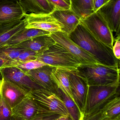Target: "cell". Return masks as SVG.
Wrapping results in <instances>:
<instances>
[{
  "mask_svg": "<svg viewBox=\"0 0 120 120\" xmlns=\"http://www.w3.org/2000/svg\"><path fill=\"white\" fill-rule=\"evenodd\" d=\"M54 68L47 65L31 70L25 74L43 89L60 96L59 89L51 77V73Z\"/></svg>",
  "mask_w": 120,
  "mask_h": 120,
  "instance_id": "obj_12",
  "label": "cell"
},
{
  "mask_svg": "<svg viewBox=\"0 0 120 120\" xmlns=\"http://www.w3.org/2000/svg\"><path fill=\"white\" fill-rule=\"evenodd\" d=\"M119 66L106 65L99 63L81 64L74 72L88 86H120Z\"/></svg>",
  "mask_w": 120,
  "mask_h": 120,
  "instance_id": "obj_2",
  "label": "cell"
},
{
  "mask_svg": "<svg viewBox=\"0 0 120 120\" xmlns=\"http://www.w3.org/2000/svg\"><path fill=\"white\" fill-rule=\"evenodd\" d=\"M107 22L111 31L120 36V0H110L97 11Z\"/></svg>",
  "mask_w": 120,
  "mask_h": 120,
  "instance_id": "obj_10",
  "label": "cell"
},
{
  "mask_svg": "<svg viewBox=\"0 0 120 120\" xmlns=\"http://www.w3.org/2000/svg\"><path fill=\"white\" fill-rule=\"evenodd\" d=\"M53 120H73L70 116L61 115Z\"/></svg>",
  "mask_w": 120,
  "mask_h": 120,
  "instance_id": "obj_36",
  "label": "cell"
},
{
  "mask_svg": "<svg viewBox=\"0 0 120 120\" xmlns=\"http://www.w3.org/2000/svg\"><path fill=\"white\" fill-rule=\"evenodd\" d=\"M82 120H109L106 117L102 109L95 112L83 117Z\"/></svg>",
  "mask_w": 120,
  "mask_h": 120,
  "instance_id": "obj_30",
  "label": "cell"
},
{
  "mask_svg": "<svg viewBox=\"0 0 120 120\" xmlns=\"http://www.w3.org/2000/svg\"><path fill=\"white\" fill-rule=\"evenodd\" d=\"M59 93L70 117L73 120H82L84 115L75 102L60 89Z\"/></svg>",
  "mask_w": 120,
  "mask_h": 120,
  "instance_id": "obj_22",
  "label": "cell"
},
{
  "mask_svg": "<svg viewBox=\"0 0 120 120\" xmlns=\"http://www.w3.org/2000/svg\"><path fill=\"white\" fill-rule=\"evenodd\" d=\"M109 120H120V115Z\"/></svg>",
  "mask_w": 120,
  "mask_h": 120,
  "instance_id": "obj_38",
  "label": "cell"
},
{
  "mask_svg": "<svg viewBox=\"0 0 120 120\" xmlns=\"http://www.w3.org/2000/svg\"><path fill=\"white\" fill-rule=\"evenodd\" d=\"M120 36H118L115 38V43L112 48L114 56L117 59L119 60H120Z\"/></svg>",
  "mask_w": 120,
  "mask_h": 120,
  "instance_id": "obj_32",
  "label": "cell"
},
{
  "mask_svg": "<svg viewBox=\"0 0 120 120\" xmlns=\"http://www.w3.org/2000/svg\"><path fill=\"white\" fill-rule=\"evenodd\" d=\"M24 15L18 1L13 0L0 1V26L20 21L24 18Z\"/></svg>",
  "mask_w": 120,
  "mask_h": 120,
  "instance_id": "obj_13",
  "label": "cell"
},
{
  "mask_svg": "<svg viewBox=\"0 0 120 120\" xmlns=\"http://www.w3.org/2000/svg\"><path fill=\"white\" fill-rule=\"evenodd\" d=\"M46 65H47L46 64L35 60L20 64L16 66L15 67L19 68L25 74L31 70L41 68Z\"/></svg>",
  "mask_w": 120,
  "mask_h": 120,
  "instance_id": "obj_26",
  "label": "cell"
},
{
  "mask_svg": "<svg viewBox=\"0 0 120 120\" xmlns=\"http://www.w3.org/2000/svg\"><path fill=\"white\" fill-rule=\"evenodd\" d=\"M24 49H25L4 45L0 48V57L9 61H15Z\"/></svg>",
  "mask_w": 120,
  "mask_h": 120,
  "instance_id": "obj_25",
  "label": "cell"
},
{
  "mask_svg": "<svg viewBox=\"0 0 120 120\" xmlns=\"http://www.w3.org/2000/svg\"><path fill=\"white\" fill-rule=\"evenodd\" d=\"M120 86H88L83 114L84 116L101 110L111 99L119 94Z\"/></svg>",
  "mask_w": 120,
  "mask_h": 120,
  "instance_id": "obj_4",
  "label": "cell"
},
{
  "mask_svg": "<svg viewBox=\"0 0 120 120\" xmlns=\"http://www.w3.org/2000/svg\"><path fill=\"white\" fill-rule=\"evenodd\" d=\"M101 109L104 115L108 120L120 115V97L119 94L109 100Z\"/></svg>",
  "mask_w": 120,
  "mask_h": 120,
  "instance_id": "obj_23",
  "label": "cell"
},
{
  "mask_svg": "<svg viewBox=\"0 0 120 120\" xmlns=\"http://www.w3.org/2000/svg\"><path fill=\"white\" fill-rule=\"evenodd\" d=\"M24 14L51 13L55 8L47 0H19Z\"/></svg>",
  "mask_w": 120,
  "mask_h": 120,
  "instance_id": "obj_18",
  "label": "cell"
},
{
  "mask_svg": "<svg viewBox=\"0 0 120 120\" xmlns=\"http://www.w3.org/2000/svg\"><path fill=\"white\" fill-rule=\"evenodd\" d=\"M12 109L5 102L0 94V120H11Z\"/></svg>",
  "mask_w": 120,
  "mask_h": 120,
  "instance_id": "obj_27",
  "label": "cell"
},
{
  "mask_svg": "<svg viewBox=\"0 0 120 120\" xmlns=\"http://www.w3.org/2000/svg\"><path fill=\"white\" fill-rule=\"evenodd\" d=\"M66 1H67L68 3L70 4V0H65Z\"/></svg>",
  "mask_w": 120,
  "mask_h": 120,
  "instance_id": "obj_39",
  "label": "cell"
},
{
  "mask_svg": "<svg viewBox=\"0 0 120 120\" xmlns=\"http://www.w3.org/2000/svg\"><path fill=\"white\" fill-rule=\"evenodd\" d=\"M55 43V42L50 35H45L35 37L11 46L29 49L38 54L45 52Z\"/></svg>",
  "mask_w": 120,
  "mask_h": 120,
  "instance_id": "obj_17",
  "label": "cell"
},
{
  "mask_svg": "<svg viewBox=\"0 0 120 120\" xmlns=\"http://www.w3.org/2000/svg\"><path fill=\"white\" fill-rule=\"evenodd\" d=\"M1 79H2V76H1V74H0V82Z\"/></svg>",
  "mask_w": 120,
  "mask_h": 120,
  "instance_id": "obj_40",
  "label": "cell"
},
{
  "mask_svg": "<svg viewBox=\"0 0 120 120\" xmlns=\"http://www.w3.org/2000/svg\"><path fill=\"white\" fill-rule=\"evenodd\" d=\"M50 35L56 43L65 49L77 59L81 64L99 63L93 56L73 42L65 32L59 31L51 33Z\"/></svg>",
  "mask_w": 120,
  "mask_h": 120,
  "instance_id": "obj_7",
  "label": "cell"
},
{
  "mask_svg": "<svg viewBox=\"0 0 120 120\" xmlns=\"http://www.w3.org/2000/svg\"><path fill=\"white\" fill-rule=\"evenodd\" d=\"M24 120L20 118L19 117H17V116H12V120Z\"/></svg>",
  "mask_w": 120,
  "mask_h": 120,
  "instance_id": "obj_37",
  "label": "cell"
},
{
  "mask_svg": "<svg viewBox=\"0 0 120 120\" xmlns=\"http://www.w3.org/2000/svg\"><path fill=\"white\" fill-rule=\"evenodd\" d=\"M36 58V60L48 65L69 72L75 71L81 64L70 53L56 43L44 52L37 54Z\"/></svg>",
  "mask_w": 120,
  "mask_h": 120,
  "instance_id": "obj_3",
  "label": "cell"
},
{
  "mask_svg": "<svg viewBox=\"0 0 120 120\" xmlns=\"http://www.w3.org/2000/svg\"><path fill=\"white\" fill-rule=\"evenodd\" d=\"M48 32L35 28L25 29L13 37L6 45L13 46L33 38L41 36L50 35Z\"/></svg>",
  "mask_w": 120,
  "mask_h": 120,
  "instance_id": "obj_20",
  "label": "cell"
},
{
  "mask_svg": "<svg viewBox=\"0 0 120 120\" xmlns=\"http://www.w3.org/2000/svg\"><path fill=\"white\" fill-rule=\"evenodd\" d=\"M60 116L51 112L38 113L30 120H53Z\"/></svg>",
  "mask_w": 120,
  "mask_h": 120,
  "instance_id": "obj_29",
  "label": "cell"
},
{
  "mask_svg": "<svg viewBox=\"0 0 120 120\" xmlns=\"http://www.w3.org/2000/svg\"><path fill=\"white\" fill-rule=\"evenodd\" d=\"M0 74L5 79L16 84L29 92L32 90L43 89L15 66L1 68Z\"/></svg>",
  "mask_w": 120,
  "mask_h": 120,
  "instance_id": "obj_11",
  "label": "cell"
},
{
  "mask_svg": "<svg viewBox=\"0 0 120 120\" xmlns=\"http://www.w3.org/2000/svg\"><path fill=\"white\" fill-rule=\"evenodd\" d=\"M69 75V71L54 68L50 76L58 89L61 90L74 101L70 84Z\"/></svg>",
  "mask_w": 120,
  "mask_h": 120,
  "instance_id": "obj_19",
  "label": "cell"
},
{
  "mask_svg": "<svg viewBox=\"0 0 120 120\" xmlns=\"http://www.w3.org/2000/svg\"><path fill=\"white\" fill-rule=\"evenodd\" d=\"M29 94L36 104L39 113L51 112L70 116L60 96L43 89L32 90Z\"/></svg>",
  "mask_w": 120,
  "mask_h": 120,
  "instance_id": "obj_5",
  "label": "cell"
},
{
  "mask_svg": "<svg viewBox=\"0 0 120 120\" xmlns=\"http://www.w3.org/2000/svg\"><path fill=\"white\" fill-rule=\"evenodd\" d=\"M87 30L99 41L112 49L115 38L107 22L97 12L80 20Z\"/></svg>",
  "mask_w": 120,
  "mask_h": 120,
  "instance_id": "obj_6",
  "label": "cell"
},
{
  "mask_svg": "<svg viewBox=\"0 0 120 120\" xmlns=\"http://www.w3.org/2000/svg\"><path fill=\"white\" fill-rule=\"evenodd\" d=\"M17 65V64L15 61H9L0 57V69L6 67L15 66Z\"/></svg>",
  "mask_w": 120,
  "mask_h": 120,
  "instance_id": "obj_34",
  "label": "cell"
},
{
  "mask_svg": "<svg viewBox=\"0 0 120 120\" xmlns=\"http://www.w3.org/2000/svg\"><path fill=\"white\" fill-rule=\"evenodd\" d=\"M69 73L70 84L74 101L83 114L88 86L74 71L69 72Z\"/></svg>",
  "mask_w": 120,
  "mask_h": 120,
  "instance_id": "obj_14",
  "label": "cell"
},
{
  "mask_svg": "<svg viewBox=\"0 0 120 120\" xmlns=\"http://www.w3.org/2000/svg\"><path fill=\"white\" fill-rule=\"evenodd\" d=\"M12 110V116L24 120H31L39 113L37 105L29 94Z\"/></svg>",
  "mask_w": 120,
  "mask_h": 120,
  "instance_id": "obj_16",
  "label": "cell"
},
{
  "mask_svg": "<svg viewBox=\"0 0 120 120\" xmlns=\"http://www.w3.org/2000/svg\"><path fill=\"white\" fill-rule=\"evenodd\" d=\"M24 19L27 22L26 29L35 28L48 32L50 33L61 31L63 26L49 13L36 14L26 13Z\"/></svg>",
  "mask_w": 120,
  "mask_h": 120,
  "instance_id": "obj_8",
  "label": "cell"
},
{
  "mask_svg": "<svg viewBox=\"0 0 120 120\" xmlns=\"http://www.w3.org/2000/svg\"><path fill=\"white\" fill-rule=\"evenodd\" d=\"M37 53L29 49H25L21 53L17 58L15 60L17 65L20 64L36 60ZM17 66V65H16Z\"/></svg>",
  "mask_w": 120,
  "mask_h": 120,
  "instance_id": "obj_28",
  "label": "cell"
},
{
  "mask_svg": "<svg viewBox=\"0 0 120 120\" xmlns=\"http://www.w3.org/2000/svg\"><path fill=\"white\" fill-rule=\"evenodd\" d=\"M29 93L20 86L2 77L0 82V94L5 102L12 109Z\"/></svg>",
  "mask_w": 120,
  "mask_h": 120,
  "instance_id": "obj_9",
  "label": "cell"
},
{
  "mask_svg": "<svg viewBox=\"0 0 120 120\" xmlns=\"http://www.w3.org/2000/svg\"><path fill=\"white\" fill-rule=\"evenodd\" d=\"M18 23V22H13L7 24L0 26V36L4 32L10 29L15 25H17Z\"/></svg>",
  "mask_w": 120,
  "mask_h": 120,
  "instance_id": "obj_35",
  "label": "cell"
},
{
  "mask_svg": "<svg viewBox=\"0 0 120 120\" xmlns=\"http://www.w3.org/2000/svg\"><path fill=\"white\" fill-rule=\"evenodd\" d=\"M50 15L62 25L63 27L61 31L68 35L80 23V19L70 8L66 10L55 9Z\"/></svg>",
  "mask_w": 120,
  "mask_h": 120,
  "instance_id": "obj_15",
  "label": "cell"
},
{
  "mask_svg": "<svg viewBox=\"0 0 120 120\" xmlns=\"http://www.w3.org/2000/svg\"><path fill=\"white\" fill-rule=\"evenodd\" d=\"M27 24L26 20L24 19L10 29L1 35L0 36V48L6 45L11 39L15 34L26 29L25 27Z\"/></svg>",
  "mask_w": 120,
  "mask_h": 120,
  "instance_id": "obj_24",
  "label": "cell"
},
{
  "mask_svg": "<svg viewBox=\"0 0 120 120\" xmlns=\"http://www.w3.org/2000/svg\"><path fill=\"white\" fill-rule=\"evenodd\" d=\"M1 0H0V1H1Z\"/></svg>",
  "mask_w": 120,
  "mask_h": 120,
  "instance_id": "obj_41",
  "label": "cell"
},
{
  "mask_svg": "<svg viewBox=\"0 0 120 120\" xmlns=\"http://www.w3.org/2000/svg\"><path fill=\"white\" fill-rule=\"evenodd\" d=\"M109 0H92V8L94 12H97L100 8Z\"/></svg>",
  "mask_w": 120,
  "mask_h": 120,
  "instance_id": "obj_33",
  "label": "cell"
},
{
  "mask_svg": "<svg viewBox=\"0 0 120 120\" xmlns=\"http://www.w3.org/2000/svg\"><path fill=\"white\" fill-rule=\"evenodd\" d=\"M68 36L73 42L100 63L112 66L119 65L120 60L115 57L112 49L96 38L80 22Z\"/></svg>",
  "mask_w": 120,
  "mask_h": 120,
  "instance_id": "obj_1",
  "label": "cell"
},
{
  "mask_svg": "<svg viewBox=\"0 0 120 120\" xmlns=\"http://www.w3.org/2000/svg\"><path fill=\"white\" fill-rule=\"evenodd\" d=\"M51 4L54 6L55 9L66 10L70 8V6L65 0H47Z\"/></svg>",
  "mask_w": 120,
  "mask_h": 120,
  "instance_id": "obj_31",
  "label": "cell"
},
{
  "mask_svg": "<svg viewBox=\"0 0 120 120\" xmlns=\"http://www.w3.org/2000/svg\"><path fill=\"white\" fill-rule=\"evenodd\" d=\"M70 9L80 19H84L94 12L92 0H70Z\"/></svg>",
  "mask_w": 120,
  "mask_h": 120,
  "instance_id": "obj_21",
  "label": "cell"
}]
</instances>
